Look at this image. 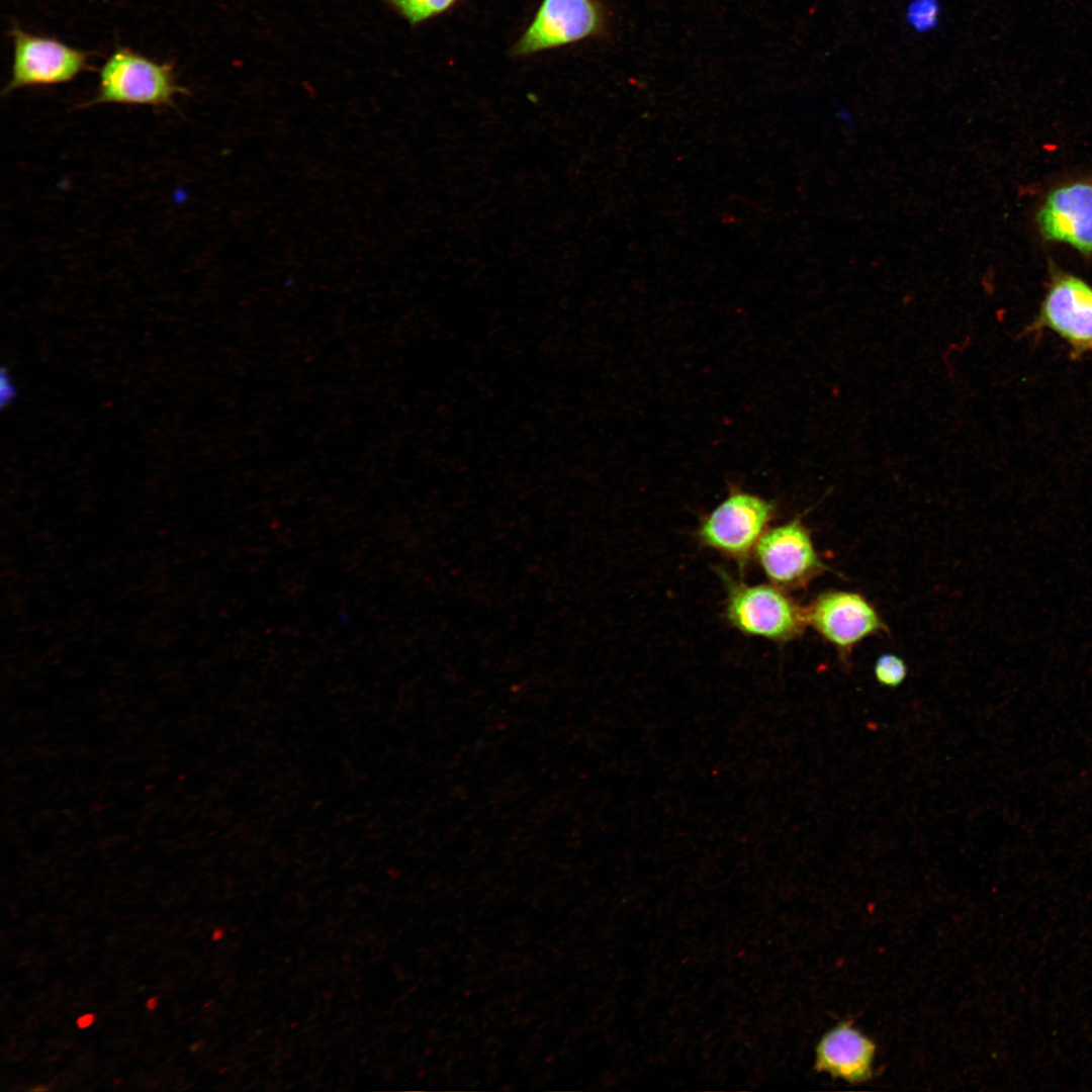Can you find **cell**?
Listing matches in <instances>:
<instances>
[{"label": "cell", "mask_w": 1092, "mask_h": 1092, "mask_svg": "<svg viewBox=\"0 0 1092 1092\" xmlns=\"http://www.w3.org/2000/svg\"><path fill=\"white\" fill-rule=\"evenodd\" d=\"M754 556L770 583L783 589L803 587L827 569L800 518L768 528Z\"/></svg>", "instance_id": "cell-7"}, {"label": "cell", "mask_w": 1092, "mask_h": 1092, "mask_svg": "<svg viewBox=\"0 0 1092 1092\" xmlns=\"http://www.w3.org/2000/svg\"><path fill=\"white\" fill-rule=\"evenodd\" d=\"M28 1090L30 1092H46V1091L50 1090V1088L48 1086L43 1085V1084H37V1085L29 1088Z\"/></svg>", "instance_id": "cell-17"}, {"label": "cell", "mask_w": 1092, "mask_h": 1092, "mask_svg": "<svg viewBox=\"0 0 1092 1092\" xmlns=\"http://www.w3.org/2000/svg\"><path fill=\"white\" fill-rule=\"evenodd\" d=\"M459 0H386L412 26L421 24L452 8Z\"/></svg>", "instance_id": "cell-12"}, {"label": "cell", "mask_w": 1092, "mask_h": 1092, "mask_svg": "<svg viewBox=\"0 0 1092 1092\" xmlns=\"http://www.w3.org/2000/svg\"><path fill=\"white\" fill-rule=\"evenodd\" d=\"M598 0H542L532 21L512 47L514 57H528L598 37L606 32Z\"/></svg>", "instance_id": "cell-6"}, {"label": "cell", "mask_w": 1092, "mask_h": 1092, "mask_svg": "<svg viewBox=\"0 0 1092 1092\" xmlns=\"http://www.w3.org/2000/svg\"><path fill=\"white\" fill-rule=\"evenodd\" d=\"M98 80L96 94L79 107L104 103L173 107L175 96L188 92L178 84L172 63L157 62L126 47L107 57Z\"/></svg>", "instance_id": "cell-1"}, {"label": "cell", "mask_w": 1092, "mask_h": 1092, "mask_svg": "<svg viewBox=\"0 0 1092 1092\" xmlns=\"http://www.w3.org/2000/svg\"><path fill=\"white\" fill-rule=\"evenodd\" d=\"M122 1082H123V1079H122L121 1077H116V1078H115V1079L113 1080V1084H114V1086H120Z\"/></svg>", "instance_id": "cell-19"}, {"label": "cell", "mask_w": 1092, "mask_h": 1092, "mask_svg": "<svg viewBox=\"0 0 1092 1092\" xmlns=\"http://www.w3.org/2000/svg\"><path fill=\"white\" fill-rule=\"evenodd\" d=\"M876 1044L849 1021L826 1031L815 1049L814 1069L849 1083H862L874 1075Z\"/></svg>", "instance_id": "cell-10"}, {"label": "cell", "mask_w": 1092, "mask_h": 1092, "mask_svg": "<svg viewBox=\"0 0 1092 1092\" xmlns=\"http://www.w3.org/2000/svg\"><path fill=\"white\" fill-rule=\"evenodd\" d=\"M726 617L737 630L776 642L799 637L806 625L801 608L785 589L770 584H746L725 575Z\"/></svg>", "instance_id": "cell-3"}, {"label": "cell", "mask_w": 1092, "mask_h": 1092, "mask_svg": "<svg viewBox=\"0 0 1092 1092\" xmlns=\"http://www.w3.org/2000/svg\"><path fill=\"white\" fill-rule=\"evenodd\" d=\"M907 673L904 659L892 652L881 654L874 664L876 680L886 688L899 687L905 680Z\"/></svg>", "instance_id": "cell-13"}, {"label": "cell", "mask_w": 1092, "mask_h": 1092, "mask_svg": "<svg viewBox=\"0 0 1092 1092\" xmlns=\"http://www.w3.org/2000/svg\"><path fill=\"white\" fill-rule=\"evenodd\" d=\"M942 16L941 0H908L903 11L906 26L918 35L934 32Z\"/></svg>", "instance_id": "cell-11"}, {"label": "cell", "mask_w": 1092, "mask_h": 1092, "mask_svg": "<svg viewBox=\"0 0 1092 1092\" xmlns=\"http://www.w3.org/2000/svg\"><path fill=\"white\" fill-rule=\"evenodd\" d=\"M776 512L775 503L734 487L704 517L697 537L705 547L745 567Z\"/></svg>", "instance_id": "cell-2"}, {"label": "cell", "mask_w": 1092, "mask_h": 1092, "mask_svg": "<svg viewBox=\"0 0 1092 1092\" xmlns=\"http://www.w3.org/2000/svg\"><path fill=\"white\" fill-rule=\"evenodd\" d=\"M805 614L807 625L841 654H848L863 639L887 630L875 607L854 592H824L805 608Z\"/></svg>", "instance_id": "cell-8"}, {"label": "cell", "mask_w": 1092, "mask_h": 1092, "mask_svg": "<svg viewBox=\"0 0 1092 1092\" xmlns=\"http://www.w3.org/2000/svg\"><path fill=\"white\" fill-rule=\"evenodd\" d=\"M0 380L1 406L4 407L15 399L17 395V389L12 382L8 371H6L4 368H2L1 370Z\"/></svg>", "instance_id": "cell-14"}, {"label": "cell", "mask_w": 1092, "mask_h": 1092, "mask_svg": "<svg viewBox=\"0 0 1092 1092\" xmlns=\"http://www.w3.org/2000/svg\"><path fill=\"white\" fill-rule=\"evenodd\" d=\"M95 1018V1014L92 1012L84 1013L76 1019V1025L80 1029L88 1028L94 1023Z\"/></svg>", "instance_id": "cell-15"}, {"label": "cell", "mask_w": 1092, "mask_h": 1092, "mask_svg": "<svg viewBox=\"0 0 1092 1092\" xmlns=\"http://www.w3.org/2000/svg\"><path fill=\"white\" fill-rule=\"evenodd\" d=\"M1051 331L1067 343L1078 359L1092 352V286L1084 279L1052 268L1050 283L1026 334Z\"/></svg>", "instance_id": "cell-5"}, {"label": "cell", "mask_w": 1092, "mask_h": 1092, "mask_svg": "<svg viewBox=\"0 0 1092 1092\" xmlns=\"http://www.w3.org/2000/svg\"><path fill=\"white\" fill-rule=\"evenodd\" d=\"M8 34L13 58L3 95L26 87L65 84L91 69L89 52L56 37L30 33L16 23L12 24Z\"/></svg>", "instance_id": "cell-4"}, {"label": "cell", "mask_w": 1092, "mask_h": 1092, "mask_svg": "<svg viewBox=\"0 0 1092 1092\" xmlns=\"http://www.w3.org/2000/svg\"><path fill=\"white\" fill-rule=\"evenodd\" d=\"M221 933L222 932L220 929H216L212 934L213 940L219 939L221 937Z\"/></svg>", "instance_id": "cell-18"}, {"label": "cell", "mask_w": 1092, "mask_h": 1092, "mask_svg": "<svg viewBox=\"0 0 1092 1092\" xmlns=\"http://www.w3.org/2000/svg\"><path fill=\"white\" fill-rule=\"evenodd\" d=\"M1045 241L1065 243L1092 254V181H1075L1055 188L1036 214Z\"/></svg>", "instance_id": "cell-9"}, {"label": "cell", "mask_w": 1092, "mask_h": 1092, "mask_svg": "<svg viewBox=\"0 0 1092 1092\" xmlns=\"http://www.w3.org/2000/svg\"><path fill=\"white\" fill-rule=\"evenodd\" d=\"M200 1046V1042H195L191 1045V1052H195Z\"/></svg>", "instance_id": "cell-20"}, {"label": "cell", "mask_w": 1092, "mask_h": 1092, "mask_svg": "<svg viewBox=\"0 0 1092 1092\" xmlns=\"http://www.w3.org/2000/svg\"><path fill=\"white\" fill-rule=\"evenodd\" d=\"M158 1005H159V997L154 995V996H151L150 998H148V1000L146 1001L145 1007L149 1011H154L155 1009H157Z\"/></svg>", "instance_id": "cell-16"}]
</instances>
